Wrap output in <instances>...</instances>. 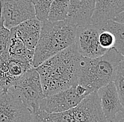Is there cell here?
<instances>
[{
    "instance_id": "6da1fadb",
    "label": "cell",
    "mask_w": 124,
    "mask_h": 122,
    "mask_svg": "<svg viewBox=\"0 0 124 122\" xmlns=\"http://www.w3.org/2000/svg\"><path fill=\"white\" fill-rule=\"evenodd\" d=\"M81 57L73 43L35 68L45 96L77 85Z\"/></svg>"
},
{
    "instance_id": "7a4b0ae2",
    "label": "cell",
    "mask_w": 124,
    "mask_h": 122,
    "mask_svg": "<svg viewBox=\"0 0 124 122\" xmlns=\"http://www.w3.org/2000/svg\"><path fill=\"white\" fill-rule=\"evenodd\" d=\"M76 26L68 20L42 21V28L33 57L35 69L44 61L74 43Z\"/></svg>"
},
{
    "instance_id": "3957f363",
    "label": "cell",
    "mask_w": 124,
    "mask_h": 122,
    "mask_svg": "<svg viewBox=\"0 0 124 122\" xmlns=\"http://www.w3.org/2000/svg\"><path fill=\"white\" fill-rule=\"evenodd\" d=\"M123 60L124 55L114 49L97 58L82 57L78 73V84L85 88L90 94L97 91L113 81L116 69Z\"/></svg>"
},
{
    "instance_id": "277c9868",
    "label": "cell",
    "mask_w": 124,
    "mask_h": 122,
    "mask_svg": "<svg viewBox=\"0 0 124 122\" xmlns=\"http://www.w3.org/2000/svg\"><path fill=\"white\" fill-rule=\"evenodd\" d=\"M33 122H108L102 112L97 91L87 95L75 107L48 114L39 111L32 114Z\"/></svg>"
},
{
    "instance_id": "5b68a950",
    "label": "cell",
    "mask_w": 124,
    "mask_h": 122,
    "mask_svg": "<svg viewBox=\"0 0 124 122\" xmlns=\"http://www.w3.org/2000/svg\"><path fill=\"white\" fill-rule=\"evenodd\" d=\"M33 114L39 111V104L45 96L38 73L35 68L25 72L11 86Z\"/></svg>"
},
{
    "instance_id": "8992f818",
    "label": "cell",
    "mask_w": 124,
    "mask_h": 122,
    "mask_svg": "<svg viewBox=\"0 0 124 122\" xmlns=\"http://www.w3.org/2000/svg\"><path fill=\"white\" fill-rule=\"evenodd\" d=\"M0 122H33L32 114L11 87L0 92Z\"/></svg>"
},
{
    "instance_id": "52a82bcc",
    "label": "cell",
    "mask_w": 124,
    "mask_h": 122,
    "mask_svg": "<svg viewBox=\"0 0 124 122\" xmlns=\"http://www.w3.org/2000/svg\"><path fill=\"white\" fill-rule=\"evenodd\" d=\"M35 17L34 4L28 0H0V21L8 30Z\"/></svg>"
},
{
    "instance_id": "ba28073f",
    "label": "cell",
    "mask_w": 124,
    "mask_h": 122,
    "mask_svg": "<svg viewBox=\"0 0 124 122\" xmlns=\"http://www.w3.org/2000/svg\"><path fill=\"white\" fill-rule=\"evenodd\" d=\"M34 68L32 61L10 56L8 51L0 56V88L7 90L25 72Z\"/></svg>"
},
{
    "instance_id": "9c48e42d",
    "label": "cell",
    "mask_w": 124,
    "mask_h": 122,
    "mask_svg": "<svg viewBox=\"0 0 124 122\" xmlns=\"http://www.w3.org/2000/svg\"><path fill=\"white\" fill-rule=\"evenodd\" d=\"M74 44L77 47L78 53L86 58H97L107 52L100 46L99 31L93 23L84 26H78Z\"/></svg>"
},
{
    "instance_id": "30bf717a",
    "label": "cell",
    "mask_w": 124,
    "mask_h": 122,
    "mask_svg": "<svg viewBox=\"0 0 124 122\" xmlns=\"http://www.w3.org/2000/svg\"><path fill=\"white\" fill-rule=\"evenodd\" d=\"M75 88L76 85H73L53 95L45 96L40 102L39 110L52 114L63 112L75 107L84 98L76 94Z\"/></svg>"
},
{
    "instance_id": "8fae6325",
    "label": "cell",
    "mask_w": 124,
    "mask_h": 122,
    "mask_svg": "<svg viewBox=\"0 0 124 122\" xmlns=\"http://www.w3.org/2000/svg\"><path fill=\"white\" fill-rule=\"evenodd\" d=\"M97 92L105 119L111 122L118 112L124 110V105L118 98L113 81L98 89Z\"/></svg>"
},
{
    "instance_id": "7c38bea8",
    "label": "cell",
    "mask_w": 124,
    "mask_h": 122,
    "mask_svg": "<svg viewBox=\"0 0 124 122\" xmlns=\"http://www.w3.org/2000/svg\"><path fill=\"white\" fill-rule=\"evenodd\" d=\"M95 0H69L66 20L76 27L91 23Z\"/></svg>"
},
{
    "instance_id": "4fadbf2b",
    "label": "cell",
    "mask_w": 124,
    "mask_h": 122,
    "mask_svg": "<svg viewBox=\"0 0 124 122\" xmlns=\"http://www.w3.org/2000/svg\"><path fill=\"white\" fill-rule=\"evenodd\" d=\"M42 28V21L36 17L28 19L14 27L16 35L23 42L25 48L35 52Z\"/></svg>"
},
{
    "instance_id": "5bb4252c",
    "label": "cell",
    "mask_w": 124,
    "mask_h": 122,
    "mask_svg": "<svg viewBox=\"0 0 124 122\" xmlns=\"http://www.w3.org/2000/svg\"><path fill=\"white\" fill-rule=\"evenodd\" d=\"M124 11V0H95L91 23L98 24L113 19Z\"/></svg>"
},
{
    "instance_id": "9a60e30c",
    "label": "cell",
    "mask_w": 124,
    "mask_h": 122,
    "mask_svg": "<svg viewBox=\"0 0 124 122\" xmlns=\"http://www.w3.org/2000/svg\"><path fill=\"white\" fill-rule=\"evenodd\" d=\"M8 52L10 56L25 58L33 63L34 52L29 51L25 48L22 40L16 35L14 28L10 29V40Z\"/></svg>"
},
{
    "instance_id": "2e32d148",
    "label": "cell",
    "mask_w": 124,
    "mask_h": 122,
    "mask_svg": "<svg viewBox=\"0 0 124 122\" xmlns=\"http://www.w3.org/2000/svg\"><path fill=\"white\" fill-rule=\"evenodd\" d=\"M99 25L101 28L107 29L111 32L116 38V46L114 49L118 53L124 55V23L118 22L114 19H109L106 21L98 24H94Z\"/></svg>"
},
{
    "instance_id": "e0dca14e",
    "label": "cell",
    "mask_w": 124,
    "mask_h": 122,
    "mask_svg": "<svg viewBox=\"0 0 124 122\" xmlns=\"http://www.w3.org/2000/svg\"><path fill=\"white\" fill-rule=\"evenodd\" d=\"M69 0H53L49 11L47 20L59 21L66 20L69 11Z\"/></svg>"
},
{
    "instance_id": "ac0fdd59",
    "label": "cell",
    "mask_w": 124,
    "mask_h": 122,
    "mask_svg": "<svg viewBox=\"0 0 124 122\" xmlns=\"http://www.w3.org/2000/svg\"><path fill=\"white\" fill-rule=\"evenodd\" d=\"M94 25L99 31V42L101 48L106 51H108L111 49H114L116 41L114 34L107 29L97 25Z\"/></svg>"
},
{
    "instance_id": "d6986e66",
    "label": "cell",
    "mask_w": 124,
    "mask_h": 122,
    "mask_svg": "<svg viewBox=\"0 0 124 122\" xmlns=\"http://www.w3.org/2000/svg\"><path fill=\"white\" fill-rule=\"evenodd\" d=\"M113 83L116 87L118 98L121 103L124 104V60L121 61L116 69Z\"/></svg>"
},
{
    "instance_id": "ffe728a7",
    "label": "cell",
    "mask_w": 124,
    "mask_h": 122,
    "mask_svg": "<svg viewBox=\"0 0 124 122\" xmlns=\"http://www.w3.org/2000/svg\"><path fill=\"white\" fill-rule=\"evenodd\" d=\"M53 0H35V17L40 21L47 20L49 8Z\"/></svg>"
},
{
    "instance_id": "44dd1931",
    "label": "cell",
    "mask_w": 124,
    "mask_h": 122,
    "mask_svg": "<svg viewBox=\"0 0 124 122\" xmlns=\"http://www.w3.org/2000/svg\"><path fill=\"white\" fill-rule=\"evenodd\" d=\"M10 40V30L6 28L0 21V56L8 51Z\"/></svg>"
},
{
    "instance_id": "7402d4cb",
    "label": "cell",
    "mask_w": 124,
    "mask_h": 122,
    "mask_svg": "<svg viewBox=\"0 0 124 122\" xmlns=\"http://www.w3.org/2000/svg\"><path fill=\"white\" fill-rule=\"evenodd\" d=\"M111 122H124V110L118 112Z\"/></svg>"
},
{
    "instance_id": "603a6c76",
    "label": "cell",
    "mask_w": 124,
    "mask_h": 122,
    "mask_svg": "<svg viewBox=\"0 0 124 122\" xmlns=\"http://www.w3.org/2000/svg\"><path fill=\"white\" fill-rule=\"evenodd\" d=\"M28 1H32L33 4H34V2H35V0H28Z\"/></svg>"
},
{
    "instance_id": "cb8c5ba5",
    "label": "cell",
    "mask_w": 124,
    "mask_h": 122,
    "mask_svg": "<svg viewBox=\"0 0 124 122\" xmlns=\"http://www.w3.org/2000/svg\"><path fill=\"white\" fill-rule=\"evenodd\" d=\"M1 91H2V90H1V89L0 88V92H1Z\"/></svg>"
}]
</instances>
